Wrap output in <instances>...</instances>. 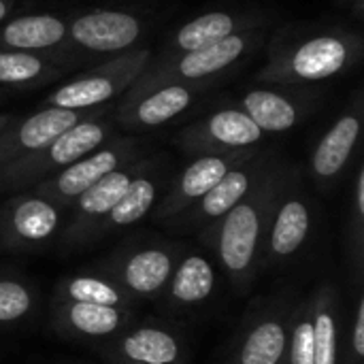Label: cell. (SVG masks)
<instances>
[{"label":"cell","instance_id":"cell-31","mask_svg":"<svg viewBox=\"0 0 364 364\" xmlns=\"http://www.w3.org/2000/svg\"><path fill=\"white\" fill-rule=\"evenodd\" d=\"M364 250V168H358L354 183V211H352V228H350V252L358 273H363Z\"/></svg>","mask_w":364,"mask_h":364},{"label":"cell","instance_id":"cell-24","mask_svg":"<svg viewBox=\"0 0 364 364\" xmlns=\"http://www.w3.org/2000/svg\"><path fill=\"white\" fill-rule=\"evenodd\" d=\"M243 107H245V113L252 117V122L262 132L290 130L299 119V113H296L294 105L288 98H284L282 94L269 92V90L250 92L243 98Z\"/></svg>","mask_w":364,"mask_h":364},{"label":"cell","instance_id":"cell-11","mask_svg":"<svg viewBox=\"0 0 364 364\" xmlns=\"http://www.w3.org/2000/svg\"><path fill=\"white\" fill-rule=\"evenodd\" d=\"M262 139V130L245 111L224 109L183 134V145L205 154L243 151Z\"/></svg>","mask_w":364,"mask_h":364},{"label":"cell","instance_id":"cell-2","mask_svg":"<svg viewBox=\"0 0 364 364\" xmlns=\"http://www.w3.org/2000/svg\"><path fill=\"white\" fill-rule=\"evenodd\" d=\"M105 136L107 128L102 124L92 119L77 122L47 147L4 166L0 171V194L32 190L34 186L53 177L62 168L96 151L102 145Z\"/></svg>","mask_w":364,"mask_h":364},{"label":"cell","instance_id":"cell-33","mask_svg":"<svg viewBox=\"0 0 364 364\" xmlns=\"http://www.w3.org/2000/svg\"><path fill=\"white\" fill-rule=\"evenodd\" d=\"M9 122H11V119H9L6 115H0V132L9 126Z\"/></svg>","mask_w":364,"mask_h":364},{"label":"cell","instance_id":"cell-32","mask_svg":"<svg viewBox=\"0 0 364 364\" xmlns=\"http://www.w3.org/2000/svg\"><path fill=\"white\" fill-rule=\"evenodd\" d=\"M339 364H364V296L358 294L354 314L348 326L343 354H339Z\"/></svg>","mask_w":364,"mask_h":364},{"label":"cell","instance_id":"cell-29","mask_svg":"<svg viewBox=\"0 0 364 364\" xmlns=\"http://www.w3.org/2000/svg\"><path fill=\"white\" fill-rule=\"evenodd\" d=\"M36 296L19 277H0V326L15 324L32 314Z\"/></svg>","mask_w":364,"mask_h":364},{"label":"cell","instance_id":"cell-19","mask_svg":"<svg viewBox=\"0 0 364 364\" xmlns=\"http://www.w3.org/2000/svg\"><path fill=\"white\" fill-rule=\"evenodd\" d=\"M358 134H360V119L356 115H343L324 134L311 158V171L320 181H331L346 168L358 143Z\"/></svg>","mask_w":364,"mask_h":364},{"label":"cell","instance_id":"cell-6","mask_svg":"<svg viewBox=\"0 0 364 364\" xmlns=\"http://www.w3.org/2000/svg\"><path fill=\"white\" fill-rule=\"evenodd\" d=\"M134 156H136V151L128 143L96 149L92 154H87L85 158L73 162L70 166L62 168L53 177L41 181L30 192L47 198L49 203H53L62 209H68L85 190H90L105 175H109L126 164L136 162Z\"/></svg>","mask_w":364,"mask_h":364},{"label":"cell","instance_id":"cell-21","mask_svg":"<svg viewBox=\"0 0 364 364\" xmlns=\"http://www.w3.org/2000/svg\"><path fill=\"white\" fill-rule=\"evenodd\" d=\"M134 299L122 290L115 282L105 275L83 273L70 275L55 286L53 303H90V305H107V307H126Z\"/></svg>","mask_w":364,"mask_h":364},{"label":"cell","instance_id":"cell-20","mask_svg":"<svg viewBox=\"0 0 364 364\" xmlns=\"http://www.w3.org/2000/svg\"><path fill=\"white\" fill-rule=\"evenodd\" d=\"M348 60V45L337 36H318L307 41L292 55L290 68L296 77L307 81L326 79L343 68Z\"/></svg>","mask_w":364,"mask_h":364},{"label":"cell","instance_id":"cell-28","mask_svg":"<svg viewBox=\"0 0 364 364\" xmlns=\"http://www.w3.org/2000/svg\"><path fill=\"white\" fill-rule=\"evenodd\" d=\"M232 30H235V19L228 13L222 11L205 13L192 19L190 23H186L177 32V45L186 51H196L230 36Z\"/></svg>","mask_w":364,"mask_h":364},{"label":"cell","instance_id":"cell-13","mask_svg":"<svg viewBox=\"0 0 364 364\" xmlns=\"http://www.w3.org/2000/svg\"><path fill=\"white\" fill-rule=\"evenodd\" d=\"M70 34L79 45L92 51H117L139 38L141 23L130 13L92 11L73 21Z\"/></svg>","mask_w":364,"mask_h":364},{"label":"cell","instance_id":"cell-34","mask_svg":"<svg viewBox=\"0 0 364 364\" xmlns=\"http://www.w3.org/2000/svg\"><path fill=\"white\" fill-rule=\"evenodd\" d=\"M4 15H6V4H4V0H0V21L4 19Z\"/></svg>","mask_w":364,"mask_h":364},{"label":"cell","instance_id":"cell-8","mask_svg":"<svg viewBox=\"0 0 364 364\" xmlns=\"http://www.w3.org/2000/svg\"><path fill=\"white\" fill-rule=\"evenodd\" d=\"M252 156H254L252 151L243 149L230 154H205L196 158L192 164H188V168L175 179L168 192L156 205L154 211L156 222H168L183 209L200 200L228 171L247 162Z\"/></svg>","mask_w":364,"mask_h":364},{"label":"cell","instance_id":"cell-23","mask_svg":"<svg viewBox=\"0 0 364 364\" xmlns=\"http://www.w3.org/2000/svg\"><path fill=\"white\" fill-rule=\"evenodd\" d=\"M245 51V38L230 34L213 45H207L196 51H188L179 60V75L188 79H203L207 75H213L218 70H224L230 66L241 53Z\"/></svg>","mask_w":364,"mask_h":364},{"label":"cell","instance_id":"cell-12","mask_svg":"<svg viewBox=\"0 0 364 364\" xmlns=\"http://www.w3.org/2000/svg\"><path fill=\"white\" fill-rule=\"evenodd\" d=\"M290 311L288 305H275L256 316L237 343L232 364H286Z\"/></svg>","mask_w":364,"mask_h":364},{"label":"cell","instance_id":"cell-25","mask_svg":"<svg viewBox=\"0 0 364 364\" xmlns=\"http://www.w3.org/2000/svg\"><path fill=\"white\" fill-rule=\"evenodd\" d=\"M117 87H119V81L109 75L83 77V79H77L73 83L58 87V92L49 96V102L51 107L79 111V109H87V107L109 100L117 92Z\"/></svg>","mask_w":364,"mask_h":364},{"label":"cell","instance_id":"cell-30","mask_svg":"<svg viewBox=\"0 0 364 364\" xmlns=\"http://www.w3.org/2000/svg\"><path fill=\"white\" fill-rule=\"evenodd\" d=\"M43 62L32 53H0V81L2 83H26L41 75Z\"/></svg>","mask_w":364,"mask_h":364},{"label":"cell","instance_id":"cell-17","mask_svg":"<svg viewBox=\"0 0 364 364\" xmlns=\"http://www.w3.org/2000/svg\"><path fill=\"white\" fill-rule=\"evenodd\" d=\"M215 290V269L203 254H186L179 258L171 282L164 290L171 309H190L205 303Z\"/></svg>","mask_w":364,"mask_h":364},{"label":"cell","instance_id":"cell-27","mask_svg":"<svg viewBox=\"0 0 364 364\" xmlns=\"http://www.w3.org/2000/svg\"><path fill=\"white\" fill-rule=\"evenodd\" d=\"M286 364H314V299L307 296L290 311Z\"/></svg>","mask_w":364,"mask_h":364},{"label":"cell","instance_id":"cell-1","mask_svg":"<svg viewBox=\"0 0 364 364\" xmlns=\"http://www.w3.org/2000/svg\"><path fill=\"white\" fill-rule=\"evenodd\" d=\"M286 181L284 173L267 168L241 203L200 230L237 290H247L262 267L267 230Z\"/></svg>","mask_w":364,"mask_h":364},{"label":"cell","instance_id":"cell-7","mask_svg":"<svg viewBox=\"0 0 364 364\" xmlns=\"http://www.w3.org/2000/svg\"><path fill=\"white\" fill-rule=\"evenodd\" d=\"M264 171H267L264 164L252 156L247 162L228 171L200 200H196L194 205H190L188 209H183L181 213H177L164 224L173 230H194V228L203 230L205 226L226 215L237 203H241L247 196V192L256 186V181L262 177Z\"/></svg>","mask_w":364,"mask_h":364},{"label":"cell","instance_id":"cell-18","mask_svg":"<svg viewBox=\"0 0 364 364\" xmlns=\"http://www.w3.org/2000/svg\"><path fill=\"white\" fill-rule=\"evenodd\" d=\"M314 364H339V292L324 284L314 294Z\"/></svg>","mask_w":364,"mask_h":364},{"label":"cell","instance_id":"cell-22","mask_svg":"<svg viewBox=\"0 0 364 364\" xmlns=\"http://www.w3.org/2000/svg\"><path fill=\"white\" fill-rule=\"evenodd\" d=\"M66 34L64 23L53 15L19 17L2 30V41L17 49H45L58 45Z\"/></svg>","mask_w":364,"mask_h":364},{"label":"cell","instance_id":"cell-14","mask_svg":"<svg viewBox=\"0 0 364 364\" xmlns=\"http://www.w3.org/2000/svg\"><path fill=\"white\" fill-rule=\"evenodd\" d=\"M122 364H183V341L164 326H139L122 335L113 348Z\"/></svg>","mask_w":364,"mask_h":364},{"label":"cell","instance_id":"cell-4","mask_svg":"<svg viewBox=\"0 0 364 364\" xmlns=\"http://www.w3.org/2000/svg\"><path fill=\"white\" fill-rule=\"evenodd\" d=\"M62 207L47 198L23 192L0 205V252H36L51 243L64 224Z\"/></svg>","mask_w":364,"mask_h":364},{"label":"cell","instance_id":"cell-16","mask_svg":"<svg viewBox=\"0 0 364 364\" xmlns=\"http://www.w3.org/2000/svg\"><path fill=\"white\" fill-rule=\"evenodd\" d=\"M160 186H162L160 175L154 171V166L149 162H143L141 171L134 175V179L130 181V186L124 192V196L119 198V203L113 207V211L102 222V226L96 235V241L105 239L126 226H132L139 220H143L145 215H149L151 209H156V205H158Z\"/></svg>","mask_w":364,"mask_h":364},{"label":"cell","instance_id":"cell-5","mask_svg":"<svg viewBox=\"0 0 364 364\" xmlns=\"http://www.w3.org/2000/svg\"><path fill=\"white\" fill-rule=\"evenodd\" d=\"M177 262L179 247L154 243L119 250L100 264V271L132 299H154L166 290Z\"/></svg>","mask_w":364,"mask_h":364},{"label":"cell","instance_id":"cell-9","mask_svg":"<svg viewBox=\"0 0 364 364\" xmlns=\"http://www.w3.org/2000/svg\"><path fill=\"white\" fill-rule=\"evenodd\" d=\"M311 232V205L299 190H290V179L271 215L264 241L262 267H282L301 254Z\"/></svg>","mask_w":364,"mask_h":364},{"label":"cell","instance_id":"cell-3","mask_svg":"<svg viewBox=\"0 0 364 364\" xmlns=\"http://www.w3.org/2000/svg\"><path fill=\"white\" fill-rule=\"evenodd\" d=\"M141 166H143V160H136L132 164H126L105 175L100 181H96L68 207L70 215L62 224V230L58 235L60 237L58 243L64 252H75L96 241V235L102 222L119 203V198L124 196V192L128 190L130 181L141 171Z\"/></svg>","mask_w":364,"mask_h":364},{"label":"cell","instance_id":"cell-10","mask_svg":"<svg viewBox=\"0 0 364 364\" xmlns=\"http://www.w3.org/2000/svg\"><path fill=\"white\" fill-rule=\"evenodd\" d=\"M77 122H81L79 111L49 107L11 128L6 126L0 132V171L47 147L51 141H55L64 130L73 128Z\"/></svg>","mask_w":364,"mask_h":364},{"label":"cell","instance_id":"cell-26","mask_svg":"<svg viewBox=\"0 0 364 364\" xmlns=\"http://www.w3.org/2000/svg\"><path fill=\"white\" fill-rule=\"evenodd\" d=\"M192 102V94L181 87V85H168L162 87L158 92H154L151 96H147L145 100H141L134 109L132 122L136 126H160L166 124L168 119L177 117L179 113H183Z\"/></svg>","mask_w":364,"mask_h":364},{"label":"cell","instance_id":"cell-15","mask_svg":"<svg viewBox=\"0 0 364 364\" xmlns=\"http://www.w3.org/2000/svg\"><path fill=\"white\" fill-rule=\"evenodd\" d=\"M126 307H107L90 303H53L55 326L73 337L107 339L119 333L128 320Z\"/></svg>","mask_w":364,"mask_h":364}]
</instances>
